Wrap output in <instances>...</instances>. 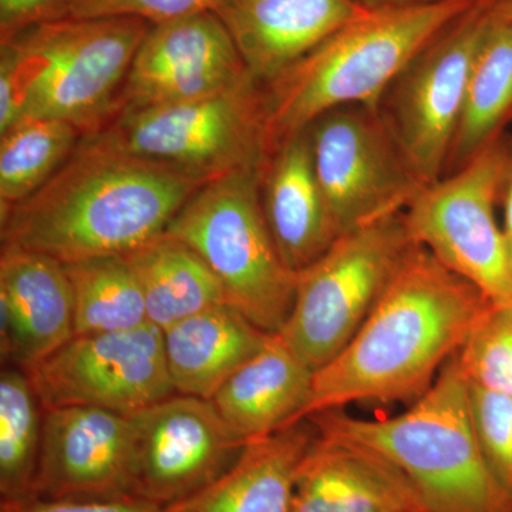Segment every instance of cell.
Instances as JSON below:
<instances>
[{
	"instance_id": "cell-1",
	"label": "cell",
	"mask_w": 512,
	"mask_h": 512,
	"mask_svg": "<svg viewBox=\"0 0 512 512\" xmlns=\"http://www.w3.org/2000/svg\"><path fill=\"white\" fill-rule=\"evenodd\" d=\"M490 303L477 286L414 245L356 335L315 370L302 420L353 403L420 397Z\"/></svg>"
},
{
	"instance_id": "cell-2",
	"label": "cell",
	"mask_w": 512,
	"mask_h": 512,
	"mask_svg": "<svg viewBox=\"0 0 512 512\" xmlns=\"http://www.w3.org/2000/svg\"><path fill=\"white\" fill-rule=\"evenodd\" d=\"M202 185L173 168L83 137L39 191L0 210L2 245L62 264L127 255L164 234Z\"/></svg>"
},
{
	"instance_id": "cell-3",
	"label": "cell",
	"mask_w": 512,
	"mask_h": 512,
	"mask_svg": "<svg viewBox=\"0 0 512 512\" xmlns=\"http://www.w3.org/2000/svg\"><path fill=\"white\" fill-rule=\"evenodd\" d=\"M150 28L137 18H57L0 37V134L25 119L97 133L119 113Z\"/></svg>"
},
{
	"instance_id": "cell-4",
	"label": "cell",
	"mask_w": 512,
	"mask_h": 512,
	"mask_svg": "<svg viewBox=\"0 0 512 512\" xmlns=\"http://www.w3.org/2000/svg\"><path fill=\"white\" fill-rule=\"evenodd\" d=\"M478 0L367 10L265 84L266 156L313 121L349 104L379 106L421 50Z\"/></svg>"
},
{
	"instance_id": "cell-5",
	"label": "cell",
	"mask_w": 512,
	"mask_h": 512,
	"mask_svg": "<svg viewBox=\"0 0 512 512\" xmlns=\"http://www.w3.org/2000/svg\"><path fill=\"white\" fill-rule=\"evenodd\" d=\"M306 420L320 436L369 448L400 468L429 512H512V495L478 444L456 356L402 414L359 419L340 409Z\"/></svg>"
},
{
	"instance_id": "cell-6",
	"label": "cell",
	"mask_w": 512,
	"mask_h": 512,
	"mask_svg": "<svg viewBox=\"0 0 512 512\" xmlns=\"http://www.w3.org/2000/svg\"><path fill=\"white\" fill-rule=\"evenodd\" d=\"M259 177L261 170H242L202 185L165 232L207 262L229 305L264 332L279 333L292 312L298 274L266 224Z\"/></svg>"
},
{
	"instance_id": "cell-7",
	"label": "cell",
	"mask_w": 512,
	"mask_h": 512,
	"mask_svg": "<svg viewBox=\"0 0 512 512\" xmlns=\"http://www.w3.org/2000/svg\"><path fill=\"white\" fill-rule=\"evenodd\" d=\"M265 123V84L248 72L202 99L121 110L86 137L207 184L237 171L261 170Z\"/></svg>"
},
{
	"instance_id": "cell-8",
	"label": "cell",
	"mask_w": 512,
	"mask_h": 512,
	"mask_svg": "<svg viewBox=\"0 0 512 512\" xmlns=\"http://www.w3.org/2000/svg\"><path fill=\"white\" fill-rule=\"evenodd\" d=\"M404 212L340 235L298 274L292 312L279 335L318 370L342 352L416 245Z\"/></svg>"
},
{
	"instance_id": "cell-9",
	"label": "cell",
	"mask_w": 512,
	"mask_h": 512,
	"mask_svg": "<svg viewBox=\"0 0 512 512\" xmlns=\"http://www.w3.org/2000/svg\"><path fill=\"white\" fill-rule=\"evenodd\" d=\"M511 160L504 133L460 170L424 185L404 211L414 241L494 305H512L510 247L497 221Z\"/></svg>"
},
{
	"instance_id": "cell-10",
	"label": "cell",
	"mask_w": 512,
	"mask_h": 512,
	"mask_svg": "<svg viewBox=\"0 0 512 512\" xmlns=\"http://www.w3.org/2000/svg\"><path fill=\"white\" fill-rule=\"evenodd\" d=\"M308 133L313 170L340 235L406 211L423 190L379 106L330 110Z\"/></svg>"
},
{
	"instance_id": "cell-11",
	"label": "cell",
	"mask_w": 512,
	"mask_h": 512,
	"mask_svg": "<svg viewBox=\"0 0 512 512\" xmlns=\"http://www.w3.org/2000/svg\"><path fill=\"white\" fill-rule=\"evenodd\" d=\"M491 15V0H478L414 57L380 100L384 119L424 185L446 173Z\"/></svg>"
},
{
	"instance_id": "cell-12",
	"label": "cell",
	"mask_w": 512,
	"mask_h": 512,
	"mask_svg": "<svg viewBox=\"0 0 512 512\" xmlns=\"http://www.w3.org/2000/svg\"><path fill=\"white\" fill-rule=\"evenodd\" d=\"M25 373L43 410L97 407L131 416L175 394L163 330L151 323L73 336Z\"/></svg>"
},
{
	"instance_id": "cell-13",
	"label": "cell",
	"mask_w": 512,
	"mask_h": 512,
	"mask_svg": "<svg viewBox=\"0 0 512 512\" xmlns=\"http://www.w3.org/2000/svg\"><path fill=\"white\" fill-rule=\"evenodd\" d=\"M136 431L133 495L170 507L210 485L247 441L211 400L175 393L131 414Z\"/></svg>"
},
{
	"instance_id": "cell-14",
	"label": "cell",
	"mask_w": 512,
	"mask_h": 512,
	"mask_svg": "<svg viewBox=\"0 0 512 512\" xmlns=\"http://www.w3.org/2000/svg\"><path fill=\"white\" fill-rule=\"evenodd\" d=\"M134 448L133 416L97 407L43 410L33 497L53 501L134 497Z\"/></svg>"
},
{
	"instance_id": "cell-15",
	"label": "cell",
	"mask_w": 512,
	"mask_h": 512,
	"mask_svg": "<svg viewBox=\"0 0 512 512\" xmlns=\"http://www.w3.org/2000/svg\"><path fill=\"white\" fill-rule=\"evenodd\" d=\"M249 70L212 10L151 25L128 72L120 110L202 99Z\"/></svg>"
},
{
	"instance_id": "cell-16",
	"label": "cell",
	"mask_w": 512,
	"mask_h": 512,
	"mask_svg": "<svg viewBox=\"0 0 512 512\" xmlns=\"http://www.w3.org/2000/svg\"><path fill=\"white\" fill-rule=\"evenodd\" d=\"M367 10L359 0H218L212 12L249 72L268 84Z\"/></svg>"
},
{
	"instance_id": "cell-17",
	"label": "cell",
	"mask_w": 512,
	"mask_h": 512,
	"mask_svg": "<svg viewBox=\"0 0 512 512\" xmlns=\"http://www.w3.org/2000/svg\"><path fill=\"white\" fill-rule=\"evenodd\" d=\"M291 512H429L400 468L348 441L316 433L296 473Z\"/></svg>"
},
{
	"instance_id": "cell-18",
	"label": "cell",
	"mask_w": 512,
	"mask_h": 512,
	"mask_svg": "<svg viewBox=\"0 0 512 512\" xmlns=\"http://www.w3.org/2000/svg\"><path fill=\"white\" fill-rule=\"evenodd\" d=\"M0 313L3 360L26 370L74 336L73 295L62 262L2 245Z\"/></svg>"
},
{
	"instance_id": "cell-19",
	"label": "cell",
	"mask_w": 512,
	"mask_h": 512,
	"mask_svg": "<svg viewBox=\"0 0 512 512\" xmlns=\"http://www.w3.org/2000/svg\"><path fill=\"white\" fill-rule=\"evenodd\" d=\"M259 191L279 254L296 274L318 261L340 237L313 170L308 128L269 154Z\"/></svg>"
},
{
	"instance_id": "cell-20",
	"label": "cell",
	"mask_w": 512,
	"mask_h": 512,
	"mask_svg": "<svg viewBox=\"0 0 512 512\" xmlns=\"http://www.w3.org/2000/svg\"><path fill=\"white\" fill-rule=\"evenodd\" d=\"M313 375L315 370L274 333L211 402L249 443L301 423L311 399Z\"/></svg>"
},
{
	"instance_id": "cell-21",
	"label": "cell",
	"mask_w": 512,
	"mask_h": 512,
	"mask_svg": "<svg viewBox=\"0 0 512 512\" xmlns=\"http://www.w3.org/2000/svg\"><path fill=\"white\" fill-rule=\"evenodd\" d=\"M315 437L305 419L249 441L222 476L167 512H291L296 473Z\"/></svg>"
},
{
	"instance_id": "cell-22",
	"label": "cell",
	"mask_w": 512,
	"mask_h": 512,
	"mask_svg": "<svg viewBox=\"0 0 512 512\" xmlns=\"http://www.w3.org/2000/svg\"><path fill=\"white\" fill-rule=\"evenodd\" d=\"M266 333L229 303L205 309L163 330L175 393L211 400L264 348Z\"/></svg>"
},
{
	"instance_id": "cell-23",
	"label": "cell",
	"mask_w": 512,
	"mask_h": 512,
	"mask_svg": "<svg viewBox=\"0 0 512 512\" xmlns=\"http://www.w3.org/2000/svg\"><path fill=\"white\" fill-rule=\"evenodd\" d=\"M124 256L143 289L148 323L158 329L228 303L224 286L207 262L167 232Z\"/></svg>"
},
{
	"instance_id": "cell-24",
	"label": "cell",
	"mask_w": 512,
	"mask_h": 512,
	"mask_svg": "<svg viewBox=\"0 0 512 512\" xmlns=\"http://www.w3.org/2000/svg\"><path fill=\"white\" fill-rule=\"evenodd\" d=\"M512 121V15L493 6L468 80L446 173L460 170L503 136Z\"/></svg>"
},
{
	"instance_id": "cell-25",
	"label": "cell",
	"mask_w": 512,
	"mask_h": 512,
	"mask_svg": "<svg viewBox=\"0 0 512 512\" xmlns=\"http://www.w3.org/2000/svg\"><path fill=\"white\" fill-rule=\"evenodd\" d=\"M63 266L72 286L74 336L148 323L143 289L126 256H94Z\"/></svg>"
},
{
	"instance_id": "cell-26",
	"label": "cell",
	"mask_w": 512,
	"mask_h": 512,
	"mask_svg": "<svg viewBox=\"0 0 512 512\" xmlns=\"http://www.w3.org/2000/svg\"><path fill=\"white\" fill-rule=\"evenodd\" d=\"M0 136V210L39 191L84 137L73 124L56 119H25Z\"/></svg>"
},
{
	"instance_id": "cell-27",
	"label": "cell",
	"mask_w": 512,
	"mask_h": 512,
	"mask_svg": "<svg viewBox=\"0 0 512 512\" xmlns=\"http://www.w3.org/2000/svg\"><path fill=\"white\" fill-rule=\"evenodd\" d=\"M43 409L25 370L0 376V495L2 501L33 497L42 446Z\"/></svg>"
},
{
	"instance_id": "cell-28",
	"label": "cell",
	"mask_w": 512,
	"mask_h": 512,
	"mask_svg": "<svg viewBox=\"0 0 512 512\" xmlns=\"http://www.w3.org/2000/svg\"><path fill=\"white\" fill-rule=\"evenodd\" d=\"M456 360L468 383L512 396V305L490 303Z\"/></svg>"
},
{
	"instance_id": "cell-29",
	"label": "cell",
	"mask_w": 512,
	"mask_h": 512,
	"mask_svg": "<svg viewBox=\"0 0 512 512\" xmlns=\"http://www.w3.org/2000/svg\"><path fill=\"white\" fill-rule=\"evenodd\" d=\"M468 397L474 431L485 460L495 478L512 495V396L468 383Z\"/></svg>"
},
{
	"instance_id": "cell-30",
	"label": "cell",
	"mask_w": 512,
	"mask_h": 512,
	"mask_svg": "<svg viewBox=\"0 0 512 512\" xmlns=\"http://www.w3.org/2000/svg\"><path fill=\"white\" fill-rule=\"evenodd\" d=\"M217 2L218 0H69L59 18H137L157 25L214 10Z\"/></svg>"
},
{
	"instance_id": "cell-31",
	"label": "cell",
	"mask_w": 512,
	"mask_h": 512,
	"mask_svg": "<svg viewBox=\"0 0 512 512\" xmlns=\"http://www.w3.org/2000/svg\"><path fill=\"white\" fill-rule=\"evenodd\" d=\"M0 512H167V507L136 497L87 501H53L32 497L2 501Z\"/></svg>"
},
{
	"instance_id": "cell-32",
	"label": "cell",
	"mask_w": 512,
	"mask_h": 512,
	"mask_svg": "<svg viewBox=\"0 0 512 512\" xmlns=\"http://www.w3.org/2000/svg\"><path fill=\"white\" fill-rule=\"evenodd\" d=\"M69 0H0V37L59 18Z\"/></svg>"
},
{
	"instance_id": "cell-33",
	"label": "cell",
	"mask_w": 512,
	"mask_h": 512,
	"mask_svg": "<svg viewBox=\"0 0 512 512\" xmlns=\"http://www.w3.org/2000/svg\"><path fill=\"white\" fill-rule=\"evenodd\" d=\"M363 8L369 10L407 9L419 6L434 5L443 0H359Z\"/></svg>"
},
{
	"instance_id": "cell-34",
	"label": "cell",
	"mask_w": 512,
	"mask_h": 512,
	"mask_svg": "<svg viewBox=\"0 0 512 512\" xmlns=\"http://www.w3.org/2000/svg\"><path fill=\"white\" fill-rule=\"evenodd\" d=\"M500 205L503 207L504 214V234L507 237L508 245H512V160L507 177H505Z\"/></svg>"
},
{
	"instance_id": "cell-35",
	"label": "cell",
	"mask_w": 512,
	"mask_h": 512,
	"mask_svg": "<svg viewBox=\"0 0 512 512\" xmlns=\"http://www.w3.org/2000/svg\"><path fill=\"white\" fill-rule=\"evenodd\" d=\"M491 3L495 9L512 15V0H491Z\"/></svg>"
},
{
	"instance_id": "cell-36",
	"label": "cell",
	"mask_w": 512,
	"mask_h": 512,
	"mask_svg": "<svg viewBox=\"0 0 512 512\" xmlns=\"http://www.w3.org/2000/svg\"><path fill=\"white\" fill-rule=\"evenodd\" d=\"M510 247V274L512 278V245H508Z\"/></svg>"
}]
</instances>
